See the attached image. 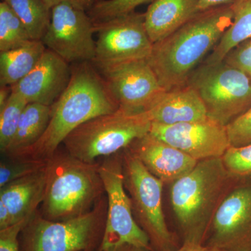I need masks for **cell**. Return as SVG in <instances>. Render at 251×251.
<instances>
[{"label": "cell", "instance_id": "obj_1", "mask_svg": "<svg viewBox=\"0 0 251 251\" xmlns=\"http://www.w3.org/2000/svg\"><path fill=\"white\" fill-rule=\"evenodd\" d=\"M230 4L201 11L166 39L153 44L148 62L166 91L186 85L232 25Z\"/></svg>", "mask_w": 251, "mask_h": 251}, {"label": "cell", "instance_id": "obj_2", "mask_svg": "<svg viewBox=\"0 0 251 251\" xmlns=\"http://www.w3.org/2000/svg\"><path fill=\"white\" fill-rule=\"evenodd\" d=\"M75 64L69 85L52 105L45 133L34 145L11 158L47 161L77 127L94 117L118 110L92 62Z\"/></svg>", "mask_w": 251, "mask_h": 251}, {"label": "cell", "instance_id": "obj_3", "mask_svg": "<svg viewBox=\"0 0 251 251\" xmlns=\"http://www.w3.org/2000/svg\"><path fill=\"white\" fill-rule=\"evenodd\" d=\"M241 180L227 171L222 158H214L198 161L171 184L172 208L184 241L204 244L218 209Z\"/></svg>", "mask_w": 251, "mask_h": 251}, {"label": "cell", "instance_id": "obj_4", "mask_svg": "<svg viewBox=\"0 0 251 251\" xmlns=\"http://www.w3.org/2000/svg\"><path fill=\"white\" fill-rule=\"evenodd\" d=\"M99 166V162L86 163L58 149L48 159L41 215L62 221L92 210L105 195Z\"/></svg>", "mask_w": 251, "mask_h": 251}, {"label": "cell", "instance_id": "obj_5", "mask_svg": "<svg viewBox=\"0 0 251 251\" xmlns=\"http://www.w3.org/2000/svg\"><path fill=\"white\" fill-rule=\"evenodd\" d=\"M108 200L103 196L89 212L62 221L37 211L19 237L20 251H97L105 232Z\"/></svg>", "mask_w": 251, "mask_h": 251}, {"label": "cell", "instance_id": "obj_6", "mask_svg": "<svg viewBox=\"0 0 251 251\" xmlns=\"http://www.w3.org/2000/svg\"><path fill=\"white\" fill-rule=\"evenodd\" d=\"M151 126L148 114L132 115L117 110L81 125L63 142L66 151L86 163L121 152L137 139L148 134Z\"/></svg>", "mask_w": 251, "mask_h": 251}, {"label": "cell", "instance_id": "obj_7", "mask_svg": "<svg viewBox=\"0 0 251 251\" xmlns=\"http://www.w3.org/2000/svg\"><path fill=\"white\" fill-rule=\"evenodd\" d=\"M125 186L131 202L135 221L146 233L154 251L178 249L163 210L164 183L151 174L138 158L125 149L122 151Z\"/></svg>", "mask_w": 251, "mask_h": 251}, {"label": "cell", "instance_id": "obj_8", "mask_svg": "<svg viewBox=\"0 0 251 251\" xmlns=\"http://www.w3.org/2000/svg\"><path fill=\"white\" fill-rule=\"evenodd\" d=\"M186 84L202 99L208 117L226 126L251 108V77L224 61L201 64Z\"/></svg>", "mask_w": 251, "mask_h": 251}, {"label": "cell", "instance_id": "obj_9", "mask_svg": "<svg viewBox=\"0 0 251 251\" xmlns=\"http://www.w3.org/2000/svg\"><path fill=\"white\" fill-rule=\"evenodd\" d=\"M99 170L108 200V209L105 232L97 251L130 245L154 251L148 235L133 216L131 202L125 186L122 151L103 158L99 163Z\"/></svg>", "mask_w": 251, "mask_h": 251}, {"label": "cell", "instance_id": "obj_10", "mask_svg": "<svg viewBox=\"0 0 251 251\" xmlns=\"http://www.w3.org/2000/svg\"><path fill=\"white\" fill-rule=\"evenodd\" d=\"M96 68L118 109L126 113L148 112L167 92L147 59Z\"/></svg>", "mask_w": 251, "mask_h": 251}, {"label": "cell", "instance_id": "obj_11", "mask_svg": "<svg viewBox=\"0 0 251 251\" xmlns=\"http://www.w3.org/2000/svg\"><path fill=\"white\" fill-rule=\"evenodd\" d=\"M96 67L148 59L152 50L145 23V14L133 11L94 23Z\"/></svg>", "mask_w": 251, "mask_h": 251}, {"label": "cell", "instance_id": "obj_12", "mask_svg": "<svg viewBox=\"0 0 251 251\" xmlns=\"http://www.w3.org/2000/svg\"><path fill=\"white\" fill-rule=\"evenodd\" d=\"M94 33V23L87 11L64 0L51 9L50 23L41 41L69 64L93 62Z\"/></svg>", "mask_w": 251, "mask_h": 251}, {"label": "cell", "instance_id": "obj_13", "mask_svg": "<svg viewBox=\"0 0 251 251\" xmlns=\"http://www.w3.org/2000/svg\"><path fill=\"white\" fill-rule=\"evenodd\" d=\"M239 181L214 216L206 245L225 251H251V181Z\"/></svg>", "mask_w": 251, "mask_h": 251}, {"label": "cell", "instance_id": "obj_14", "mask_svg": "<svg viewBox=\"0 0 251 251\" xmlns=\"http://www.w3.org/2000/svg\"><path fill=\"white\" fill-rule=\"evenodd\" d=\"M150 133L198 161L221 158L231 145L227 126L211 118L174 125L151 123Z\"/></svg>", "mask_w": 251, "mask_h": 251}, {"label": "cell", "instance_id": "obj_15", "mask_svg": "<svg viewBox=\"0 0 251 251\" xmlns=\"http://www.w3.org/2000/svg\"><path fill=\"white\" fill-rule=\"evenodd\" d=\"M72 77V67L58 54L46 49L35 67L18 83L11 86L14 93L27 103L52 106L67 88Z\"/></svg>", "mask_w": 251, "mask_h": 251}, {"label": "cell", "instance_id": "obj_16", "mask_svg": "<svg viewBox=\"0 0 251 251\" xmlns=\"http://www.w3.org/2000/svg\"><path fill=\"white\" fill-rule=\"evenodd\" d=\"M128 151L165 184H172L190 173L198 161L150 133L133 142Z\"/></svg>", "mask_w": 251, "mask_h": 251}, {"label": "cell", "instance_id": "obj_17", "mask_svg": "<svg viewBox=\"0 0 251 251\" xmlns=\"http://www.w3.org/2000/svg\"><path fill=\"white\" fill-rule=\"evenodd\" d=\"M146 113L151 123L162 125L202 122L209 118L202 99L188 84L167 91Z\"/></svg>", "mask_w": 251, "mask_h": 251}, {"label": "cell", "instance_id": "obj_18", "mask_svg": "<svg viewBox=\"0 0 251 251\" xmlns=\"http://www.w3.org/2000/svg\"><path fill=\"white\" fill-rule=\"evenodd\" d=\"M46 166L0 188V202L9 211L11 226L33 216L44 201Z\"/></svg>", "mask_w": 251, "mask_h": 251}, {"label": "cell", "instance_id": "obj_19", "mask_svg": "<svg viewBox=\"0 0 251 251\" xmlns=\"http://www.w3.org/2000/svg\"><path fill=\"white\" fill-rule=\"evenodd\" d=\"M201 11L198 0H155L144 13L150 40H163Z\"/></svg>", "mask_w": 251, "mask_h": 251}, {"label": "cell", "instance_id": "obj_20", "mask_svg": "<svg viewBox=\"0 0 251 251\" xmlns=\"http://www.w3.org/2000/svg\"><path fill=\"white\" fill-rule=\"evenodd\" d=\"M51 110L52 106L49 105L28 103L21 115L14 139L3 155L14 158L40 139L49 126Z\"/></svg>", "mask_w": 251, "mask_h": 251}, {"label": "cell", "instance_id": "obj_21", "mask_svg": "<svg viewBox=\"0 0 251 251\" xmlns=\"http://www.w3.org/2000/svg\"><path fill=\"white\" fill-rule=\"evenodd\" d=\"M41 41L31 40L25 45L0 53V85L18 83L36 67L45 52Z\"/></svg>", "mask_w": 251, "mask_h": 251}, {"label": "cell", "instance_id": "obj_22", "mask_svg": "<svg viewBox=\"0 0 251 251\" xmlns=\"http://www.w3.org/2000/svg\"><path fill=\"white\" fill-rule=\"evenodd\" d=\"M230 5L233 13L232 25L202 64L223 62L236 46L251 38V0H235Z\"/></svg>", "mask_w": 251, "mask_h": 251}, {"label": "cell", "instance_id": "obj_23", "mask_svg": "<svg viewBox=\"0 0 251 251\" xmlns=\"http://www.w3.org/2000/svg\"><path fill=\"white\" fill-rule=\"evenodd\" d=\"M9 5L27 31L31 40L41 41L49 27L51 9L43 0H2Z\"/></svg>", "mask_w": 251, "mask_h": 251}, {"label": "cell", "instance_id": "obj_24", "mask_svg": "<svg viewBox=\"0 0 251 251\" xmlns=\"http://www.w3.org/2000/svg\"><path fill=\"white\" fill-rule=\"evenodd\" d=\"M31 41L27 31L9 5L0 3V52L11 50Z\"/></svg>", "mask_w": 251, "mask_h": 251}, {"label": "cell", "instance_id": "obj_25", "mask_svg": "<svg viewBox=\"0 0 251 251\" xmlns=\"http://www.w3.org/2000/svg\"><path fill=\"white\" fill-rule=\"evenodd\" d=\"M27 104L22 97L11 92L7 103L0 109V151L3 154L14 139L21 115Z\"/></svg>", "mask_w": 251, "mask_h": 251}, {"label": "cell", "instance_id": "obj_26", "mask_svg": "<svg viewBox=\"0 0 251 251\" xmlns=\"http://www.w3.org/2000/svg\"><path fill=\"white\" fill-rule=\"evenodd\" d=\"M155 0H100L87 11L94 23L103 22L117 16L135 11L140 5L153 2Z\"/></svg>", "mask_w": 251, "mask_h": 251}, {"label": "cell", "instance_id": "obj_27", "mask_svg": "<svg viewBox=\"0 0 251 251\" xmlns=\"http://www.w3.org/2000/svg\"><path fill=\"white\" fill-rule=\"evenodd\" d=\"M47 161L19 159L6 157L0 163V188L15 180L21 179L39 171Z\"/></svg>", "mask_w": 251, "mask_h": 251}, {"label": "cell", "instance_id": "obj_28", "mask_svg": "<svg viewBox=\"0 0 251 251\" xmlns=\"http://www.w3.org/2000/svg\"><path fill=\"white\" fill-rule=\"evenodd\" d=\"M221 158L227 171L235 177H251V143L239 147L230 145Z\"/></svg>", "mask_w": 251, "mask_h": 251}, {"label": "cell", "instance_id": "obj_29", "mask_svg": "<svg viewBox=\"0 0 251 251\" xmlns=\"http://www.w3.org/2000/svg\"><path fill=\"white\" fill-rule=\"evenodd\" d=\"M232 146H243L251 143V108L227 126Z\"/></svg>", "mask_w": 251, "mask_h": 251}, {"label": "cell", "instance_id": "obj_30", "mask_svg": "<svg viewBox=\"0 0 251 251\" xmlns=\"http://www.w3.org/2000/svg\"><path fill=\"white\" fill-rule=\"evenodd\" d=\"M224 61L251 77V38L236 46L226 55Z\"/></svg>", "mask_w": 251, "mask_h": 251}, {"label": "cell", "instance_id": "obj_31", "mask_svg": "<svg viewBox=\"0 0 251 251\" xmlns=\"http://www.w3.org/2000/svg\"><path fill=\"white\" fill-rule=\"evenodd\" d=\"M31 217L23 220L7 228L0 229V251H20V234Z\"/></svg>", "mask_w": 251, "mask_h": 251}, {"label": "cell", "instance_id": "obj_32", "mask_svg": "<svg viewBox=\"0 0 251 251\" xmlns=\"http://www.w3.org/2000/svg\"><path fill=\"white\" fill-rule=\"evenodd\" d=\"M174 251H225L218 248L209 247L201 243L184 241L181 247Z\"/></svg>", "mask_w": 251, "mask_h": 251}, {"label": "cell", "instance_id": "obj_33", "mask_svg": "<svg viewBox=\"0 0 251 251\" xmlns=\"http://www.w3.org/2000/svg\"><path fill=\"white\" fill-rule=\"evenodd\" d=\"M235 0H198L201 11L232 4Z\"/></svg>", "mask_w": 251, "mask_h": 251}, {"label": "cell", "instance_id": "obj_34", "mask_svg": "<svg viewBox=\"0 0 251 251\" xmlns=\"http://www.w3.org/2000/svg\"><path fill=\"white\" fill-rule=\"evenodd\" d=\"M74 6L85 11H90L100 0H69Z\"/></svg>", "mask_w": 251, "mask_h": 251}, {"label": "cell", "instance_id": "obj_35", "mask_svg": "<svg viewBox=\"0 0 251 251\" xmlns=\"http://www.w3.org/2000/svg\"><path fill=\"white\" fill-rule=\"evenodd\" d=\"M11 87L10 86H2L0 88V109L3 108L9 100L11 96Z\"/></svg>", "mask_w": 251, "mask_h": 251}, {"label": "cell", "instance_id": "obj_36", "mask_svg": "<svg viewBox=\"0 0 251 251\" xmlns=\"http://www.w3.org/2000/svg\"><path fill=\"white\" fill-rule=\"evenodd\" d=\"M97 251H147L143 250V249H139V248L133 247V246L123 245V246H121V247L115 248V249H110V250Z\"/></svg>", "mask_w": 251, "mask_h": 251}, {"label": "cell", "instance_id": "obj_37", "mask_svg": "<svg viewBox=\"0 0 251 251\" xmlns=\"http://www.w3.org/2000/svg\"><path fill=\"white\" fill-rule=\"evenodd\" d=\"M43 1L50 9H52V8L54 7L55 5L58 4L59 3L62 2L64 0H43Z\"/></svg>", "mask_w": 251, "mask_h": 251}]
</instances>
